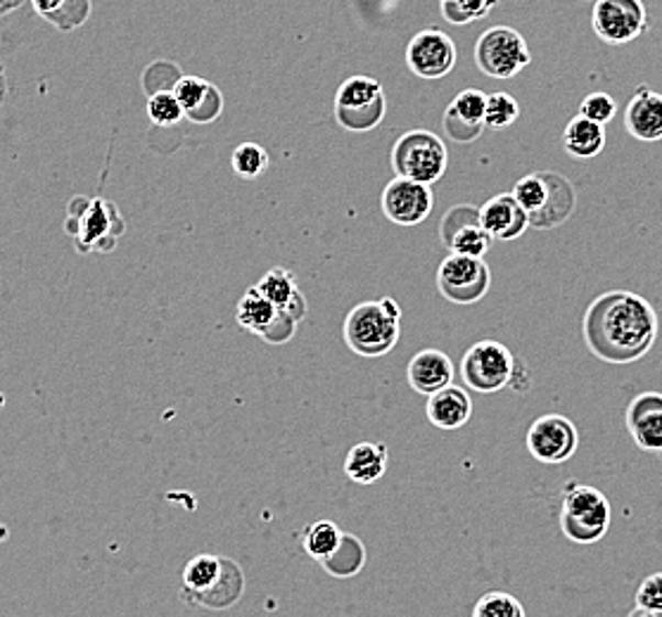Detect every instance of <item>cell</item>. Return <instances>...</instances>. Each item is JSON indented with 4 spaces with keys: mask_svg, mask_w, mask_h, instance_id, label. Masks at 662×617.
Returning <instances> with one entry per match:
<instances>
[{
    "mask_svg": "<svg viewBox=\"0 0 662 617\" xmlns=\"http://www.w3.org/2000/svg\"><path fill=\"white\" fill-rule=\"evenodd\" d=\"M658 330L653 305L629 290L598 295L582 319L586 348L606 364H635L643 359L653 350Z\"/></svg>",
    "mask_w": 662,
    "mask_h": 617,
    "instance_id": "1",
    "label": "cell"
},
{
    "mask_svg": "<svg viewBox=\"0 0 662 617\" xmlns=\"http://www.w3.org/2000/svg\"><path fill=\"white\" fill-rule=\"evenodd\" d=\"M245 592V575L233 559L214 553H198L184 568L180 598L188 606L225 610L238 604Z\"/></svg>",
    "mask_w": 662,
    "mask_h": 617,
    "instance_id": "2",
    "label": "cell"
},
{
    "mask_svg": "<svg viewBox=\"0 0 662 617\" xmlns=\"http://www.w3.org/2000/svg\"><path fill=\"white\" fill-rule=\"evenodd\" d=\"M401 335V307L393 297L356 305L342 326L350 352L361 359H380L397 348Z\"/></svg>",
    "mask_w": 662,
    "mask_h": 617,
    "instance_id": "3",
    "label": "cell"
},
{
    "mask_svg": "<svg viewBox=\"0 0 662 617\" xmlns=\"http://www.w3.org/2000/svg\"><path fill=\"white\" fill-rule=\"evenodd\" d=\"M514 198L528 214L532 229L549 231L567 221L575 209V188L565 176L553 172L530 174L520 178Z\"/></svg>",
    "mask_w": 662,
    "mask_h": 617,
    "instance_id": "4",
    "label": "cell"
},
{
    "mask_svg": "<svg viewBox=\"0 0 662 617\" xmlns=\"http://www.w3.org/2000/svg\"><path fill=\"white\" fill-rule=\"evenodd\" d=\"M67 235L74 238L81 254L112 252L126 223L114 202L102 198H74L65 221Z\"/></svg>",
    "mask_w": 662,
    "mask_h": 617,
    "instance_id": "5",
    "label": "cell"
},
{
    "mask_svg": "<svg viewBox=\"0 0 662 617\" xmlns=\"http://www.w3.org/2000/svg\"><path fill=\"white\" fill-rule=\"evenodd\" d=\"M610 518V502L600 489L582 485L577 480H570L563 487L561 530L570 541L582 547L596 544L608 535Z\"/></svg>",
    "mask_w": 662,
    "mask_h": 617,
    "instance_id": "6",
    "label": "cell"
},
{
    "mask_svg": "<svg viewBox=\"0 0 662 617\" xmlns=\"http://www.w3.org/2000/svg\"><path fill=\"white\" fill-rule=\"evenodd\" d=\"M518 361L506 344L496 340H479L463 354L461 381L465 387L479 395L501 393L516 378Z\"/></svg>",
    "mask_w": 662,
    "mask_h": 617,
    "instance_id": "7",
    "label": "cell"
},
{
    "mask_svg": "<svg viewBox=\"0 0 662 617\" xmlns=\"http://www.w3.org/2000/svg\"><path fill=\"white\" fill-rule=\"evenodd\" d=\"M387 110L383 86L371 77H352L335 96V119L344 131L364 133L383 122Z\"/></svg>",
    "mask_w": 662,
    "mask_h": 617,
    "instance_id": "8",
    "label": "cell"
},
{
    "mask_svg": "<svg viewBox=\"0 0 662 617\" xmlns=\"http://www.w3.org/2000/svg\"><path fill=\"white\" fill-rule=\"evenodd\" d=\"M393 164L401 178L432 186L446 172V147L430 131H409L397 141Z\"/></svg>",
    "mask_w": 662,
    "mask_h": 617,
    "instance_id": "9",
    "label": "cell"
},
{
    "mask_svg": "<svg viewBox=\"0 0 662 617\" xmlns=\"http://www.w3.org/2000/svg\"><path fill=\"white\" fill-rule=\"evenodd\" d=\"M492 288V274L485 260L449 254L438 268V290L451 305L471 307L485 299Z\"/></svg>",
    "mask_w": 662,
    "mask_h": 617,
    "instance_id": "10",
    "label": "cell"
},
{
    "mask_svg": "<svg viewBox=\"0 0 662 617\" xmlns=\"http://www.w3.org/2000/svg\"><path fill=\"white\" fill-rule=\"evenodd\" d=\"M475 63L487 77L510 79L530 65V48L510 26H494L479 36L475 45Z\"/></svg>",
    "mask_w": 662,
    "mask_h": 617,
    "instance_id": "11",
    "label": "cell"
},
{
    "mask_svg": "<svg viewBox=\"0 0 662 617\" xmlns=\"http://www.w3.org/2000/svg\"><path fill=\"white\" fill-rule=\"evenodd\" d=\"M525 444H528V451L534 461L559 465L577 454L580 430L570 418L561 414H547L539 416L530 426Z\"/></svg>",
    "mask_w": 662,
    "mask_h": 617,
    "instance_id": "12",
    "label": "cell"
},
{
    "mask_svg": "<svg viewBox=\"0 0 662 617\" xmlns=\"http://www.w3.org/2000/svg\"><path fill=\"white\" fill-rule=\"evenodd\" d=\"M235 321L247 333L262 338L268 344H285L297 330V321L293 316L276 309L254 288L238 299Z\"/></svg>",
    "mask_w": 662,
    "mask_h": 617,
    "instance_id": "13",
    "label": "cell"
},
{
    "mask_svg": "<svg viewBox=\"0 0 662 617\" xmlns=\"http://www.w3.org/2000/svg\"><path fill=\"white\" fill-rule=\"evenodd\" d=\"M406 65L420 79H442L456 65V45L440 29H426L406 48Z\"/></svg>",
    "mask_w": 662,
    "mask_h": 617,
    "instance_id": "14",
    "label": "cell"
},
{
    "mask_svg": "<svg viewBox=\"0 0 662 617\" xmlns=\"http://www.w3.org/2000/svg\"><path fill=\"white\" fill-rule=\"evenodd\" d=\"M432 190L426 184L409 178H395L393 184H387L383 190V214L393 221L395 225H411L423 223L432 212Z\"/></svg>",
    "mask_w": 662,
    "mask_h": 617,
    "instance_id": "15",
    "label": "cell"
},
{
    "mask_svg": "<svg viewBox=\"0 0 662 617\" xmlns=\"http://www.w3.org/2000/svg\"><path fill=\"white\" fill-rule=\"evenodd\" d=\"M442 243L449 254H465V257H479L492 250V235L483 229L479 212L475 207H454L442 219Z\"/></svg>",
    "mask_w": 662,
    "mask_h": 617,
    "instance_id": "16",
    "label": "cell"
},
{
    "mask_svg": "<svg viewBox=\"0 0 662 617\" xmlns=\"http://www.w3.org/2000/svg\"><path fill=\"white\" fill-rule=\"evenodd\" d=\"M594 29L608 43H629L643 34L646 8L641 0H598Z\"/></svg>",
    "mask_w": 662,
    "mask_h": 617,
    "instance_id": "17",
    "label": "cell"
},
{
    "mask_svg": "<svg viewBox=\"0 0 662 617\" xmlns=\"http://www.w3.org/2000/svg\"><path fill=\"white\" fill-rule=\"evenodd\" d=\"M625 423L631 440L646 454L662 451V393H641L631 399Z\"/></svg>",
    "mask_w": 662,
    "mask_h": 617,
    "instance_id": "18",
    "label": "cell"
},
{
    "mask_svg": "<svg viewBox=\"0 0 662 617\" xmlns=\"http://www.w3.org/2000/svg\"><path fill=\"white\" fill-rule=\"evenodd\" d=\"M485 102H487V96L483 93V90H477V88L461 90V93L454 98V102L449 104V110L444 114V129L451 141L471 143L477 139L479 133H483Z\"/></svg>",
    "mask_w": 662,
    "mask_h": 617,
    "instance_id": "19",
    "label": "cell"
},
{
    "mask_svg": "<svg viewBox=\"0 0 662 617\" xmlns=\"http://www.w3.org/2000/svg\"><path fill=\"white\" fill-rule=\"evenodd\" d=\"M172 90L176 100L180 102L184 117H188L195 124H209L221 114L223 98L212 81H205L198 77H184L176 81Z\"/></svg>",
    "mask_w": 662,
    "mask_h": 617,
    "instance_id": "20",
    "label": "cell"
},
{
    "mask_svg": "<svg viewBox=\"0 0 662 617\" xmlns=\"http://www.w3.org/2000/svg\"><path fill=\"white\" fill-rule=\"evenodd\" d=\"M406 381L418 395L430 397L454 383V364L440 350H420L406 368Z\"/></svg>",
    "mask_w": 662,
    "mask_h": 617,
    "instance_id": "21",
    "label": "cell"
},
{
    "mask_svg": "<svg viewBox=\"0 0 662 617\" xmlns=\"http://www.w3.org/2000/svg\"><path fill=\"white\" fill-rule=\"evenodd\" d=\"M252 288L257 290L262 297H266L276 309L293 316L297 323L307 316V299H305L302 290H299L293 271L280 268V266L271 268L260 278L257 285H252Z\"/></svg>",
    "mask_w": 662,
    "mask_h": 617,
    "instance_id": "22",
    "label": "cell"
},
{
    "mask_svg": "<svg viewBox=\"0 0 662 617\" xmlns=\"http://www.w3.org/2000/svg\"><path fill=\"white\" fill-rule=\"evenodd\" d=\"M477 212L483 229L492 235V240H516L530 229L528 214H525V209L514 195H496Z\"/></svg>",
    "mask_w": 662,
    "mask_h": 617,
    "instance_id": "23",
    "label": "cell"
},
{
    "mask_svg": "<svg viewBox=\"0 0 662 617\" xmlns=\"http://www.w3.org/2000/svg\"><path fill=\"white\" fill-rule=\"evenodd\" d=\"M426 416L434 428L440 430H459L468 423L473 416V399L459 385H446L440 393L428 397Z\"/></svg>",
    "mask_w": 662,
    "mask_h": 617,
    "instance_id": "24",
    "label": "cell"
},
{
    "mask_svg": "<svg viewBox=\"0 0 662 617\" xmlns=\"http://www.w3.org/2000/svg\"><path fill=\"white\" fill-rule=\"evenodd\" d=\"M625 124L629 133L639 141H660L662 139V96L649 86H639L631 98Z\"/></svg>",
    "mask_w": 662,
    "mask_h": 617,
    "instance_id": "25",
    "label": "cell"
},
{
    "mask_svg": "<svg viewBox=\"0 0 662 617\" xmlns=\"http://www.w3.org/2000/svg\"><path fill=\"white\" fill-rule=\"evenodd\" d=\"M389 449L385 442H361L344 459V475L356 485H373L387 473Z\"/></svg>",
    "mask_w": 662,
    "mask_h": 617,
    "instance_id": "26",
    "label": "cell"
},
{
    "mask_svg": "<svg viewBox=\"0 0 662 617\" xmlns=\"http://www.w3.org/2000/svg\"><path fill=\"white\" fill-rule=\"evenodd\" d=\"M32 5L41 20L53 24L57 32H77L90 18V0H32Z\"/></svg>",
    "mask_w": 662,
    "mask_h": 617,
    "instance_id": "27",
    "label": "cell"
},
{
    "mask_svg": "<svg viewBox=\"0 0 662 617\" xmlns=\"http://www.w3.org/2000/svg\"><path fill=\"white\" fill-rule=\"evenodd\" d=\"M563 145L577 159L596 157L606 145L604 124H596L592 119L577 114L563 131Z\"/></svg>",
    "mask_w": 662,
    "mask_h": 617,
    "instance_id": "28",
    "label": "cell"
},
{
    "mask_svg": "<svg viewBox=\"0 0 662 617\" xmlns=\"http://www.w3.org/2000/svg\"><path fill=\"white\" fill-rule=\"evenodd\" d=\"M364 563H366V547L361 544L358 537L344 532L340 547L330 553L321 565L326 568L328 575L347 580V577L358 575Z\"/></svg>",
    "mask_w": 662,
    "mask_h": 617,
    "instance_id": "29",
    "label": "cell"
},
{
    "mask_svg": "<svg viewBox=\"0 0 662 617\" xmlns=\"http://www.w3.org/2000/svg\"><path fill=\"white\" fill-rule=\"evenodd\" d=\"M342 535L344 532L333 520H316L302 530L299 541H302V549L307 551L309 559H313L316 563H323L328 555L340 547Z\"/></svg>",
    "mask_w": 662,
    "mask_h": 617,
    "instance_id": "30",
    "label": "cell"
},
{
    "mask_svg": "<svg viewBox=\"0 0 662 617\" xmlns=\"http://www.w3.org/2000/svg\"><path fill=\"white\" fill-rule=\"evenodd\" d=\"M231 164H233V172L240 178L254 180V178H260L262 174H266L271 159H268V153H266V150L262 145H257V143H243V145H238L233 150Z\"/></svg>",
    "mask_w": 662,
    "mask_h": 617,
    "instance_id": "31",
    "label": "cell"
},
{
    "mask_svg": "<svg viewBox=\"0 0 662 617\" xmlns=\"http://www.w3.org/2000/svg\"><path fill=\"white\" fill-rule=\"evenodd\" d=\"M473 617H528L520 601L506 592H489L477 601Z\"/></svg>",
    "mask_w": 662,
    "mask_h": 617,
    "instance_id": "32",
    "label": "cell"
},
{
    "mask_svg": "<svg viewBox=\"0 0 662 617\" xmlns=\"http://www.w3.org/2000/svg\"><path fill=\"white\" fill-rule=\"evenodd\" d=\"M499 0H442V14L454 24H468L483 20Z\"/></svg>",
    "mask_w": 662,
    "mask_h": 617,
    "instance_id": "33",
    "label": "cell"
},
{
    "mask_svg": "<svg viewBox=\"0 0 662 617\" xmlns=\"http://www.w3.org/2000/svg\"><path fill=\"white\" fill-rule=\"evenodd\" d=\"M147 117L153 119V124L157 126H174L184 119V110H180V102L176 100L174 90H155L147 100Z\"/></svg>",
    "mask_w": 662,
    "mask_h": 617,
    "instance_id": "34",
    "label": "cell"
},
{
    "mask_svg": "<svg viewBox=\"0 0 662 617\" xmlns=\"http://www.w3.org/2000/svg\"><path fill=\"white\" fill-rule=\"evenodd\" d=\"M520 108L514 96L508 93H492L485 102V126L489 129H506L518 119Z\"/></svg>",
    "mask_w": 662,
    "mask_h": 617,
    "instance_id": "35",
    "label": "cell"
},
{
    "mask_svg": "<svg viewBox=\"0 0 662 617\" xmlns=\"http://www.w3.org/2000/svg\"><path fill=\"white\" fill-rule=\"evenodd\" d=\"M615 112H618V104H615V100L608 93H592L580 104V114L592 119L596 124H608Z\"/></svg>",
    "mask_w": 662,
    "mask_h": 617,
    "instance_id": "36",
    "label": "cell"
},
{
    "mask_svg": "<svg viewBox=\"0 0 662 617\" xmlns=\"http://www.w3.org/2000/svg\"><path fill=\"white\" fill-rule=\"evenodd\" d=\"M637 608L649 610L655 617H662V570L646 577L637 590Z\"/></svg>",
    "mask_w": 662,
    "mask_h": 617,
    "instance_id": "37",
    "label": "cell"
},
{
    "mask_svg": "<svg viewBox=\"0 0 662 617\" xmlns=\"http://www.w3.org/2000/svg\"><path fill=\"white\" fill-rule=\"evenodd\" d=\"M24 3H26V0H0V18H5V14L22 8Z\"/></svg>",
    "mask_w": 662,
    "mask_h": 617,
    "instance_id": "38",
    "label": "cell"
},
{
    "mask_svg": "<svg viewBox=\"0 0 662 617\" xmlns=\"http://www.w3.org/2000/svg\"><path fill=\"white\" fill-rule=\"evenodd\" d=\"M5 96H8V77H5V63L0 59V108H3Z\"/></svg>",
    "mask_w": 662,
    "mask_h": 617,
    "instance_id": "39",
    "label": "cell"
},
{
    "mask_svg": "<svg viewBox=\"0 0 662 617\" xmlns=\"http://www.w3.org/2000/svg\"><path fill=\"white\" fill-rule=\"evenodd\" d=\"M627 617H655V615H651L649 610H643V608H635Z\"/></svg>",
    "mask_w": 662,
    "mask_h": 617,
    "instance_id": "40",
    "label": "cell"
},
{
    "mask_svg": "<svg viewBox=\"0 0 662 617\" xmlns=\"http://www.w3.org/2000/svg\"><path fill=\"white\" fill-rule=\"evenodd\" d=\"M655 456H658V459H660V461H662V451H658V454H655Z\"/></svg>",
    "mask_w": 662,
    "mask_h": 617,
    "instance_id": "41",
    "label": "cell"
}]
</instances>
